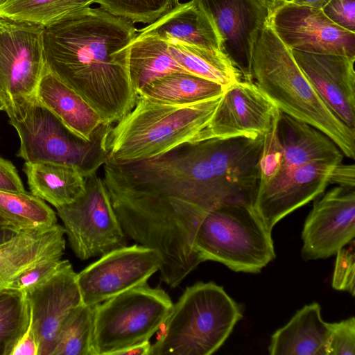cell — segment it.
<instances>
[{"label": "cell", "mask_w": 355, "mask_h": 355, "mask_svg": "<svg viewBox=\"0 0 355 355\" xmlns=\"http://www.w3.org/2000/svg\"><path fill=\"white\" fill-rule=\"evenodd\" d=\"M1 1V0H0V1Z\"/></svg>", "instance_id": "bcb514c9"}, {"label": "cell", "mask_w": 355, "mask_h": 355, "mask_svg": "<svg viewBox=\"0 0 355 355\" xmlns=\"http://www.w3.org/2000/svg\"><path fill=\"white\" fill-rule=\"evenodd\" d=\"M270 12L286 2V0H259Z\"/></svg>", "instance_id": "ee69618b"}, {"label": "cell", "mask_w": 355, "mask_h": 355, "mask_svg": "<svg viewBox=\"0 0 355 355\" xmlns=\"http://www.w3.org/2000/svg\"><path fill=\"white\" fill-rule=\"evenodd\" d=\"M329 184H338L340 187L354 189L355 166L354 164H336L333 168L329 180Z\"/></svg>", "instance_id": "f35d334b"}, {"label": "cell", "mask_w": 355, "mask_h": 355, "mask_svg": "<svg viewBox=\"0 0 355 355\" xmlns=\"http://www.w3.org/2000/svg\"><path fill=\"white\" fill-rule=\"evenodd\" d=\"M247 80L282 112L329 137L349 158L355 157V130L326 106L297 65L292 49L275 32L270 17L254 42Z\"/></svg>", "instance_id": "3957f363"}, {"label": "cell", "mask_w": 355, "mask_h": 355, "mask_svg": "<svg viewBox=\"0 0 355 355\" xmlns=\"http://www.w3.org/2000/svg\"><path fill=\"white\" fill-rule=\"evenodd\" d=\"M44 27L0 17V94L4 105L29 98L46 69Z\"/></svg>", "instance_id": "30bf717a"}, {"label": "cell", "mask_w": 355, "mask_h": 355, "mask_svg": "<svg viewBox=\"0 0 355 355\" xmlns=\"http://www.w3.org/2000/svg\"><path fill=\"white\" fill-rule=\"evenodd\" d=\"M63 226L23 231L0 244V289L8 288L22 272L42 261L62 257Z\"/></svg>", "instance_id": "d6986e66"}, {"label": "cell", "mask_w": 355, "mask_h": 355, "mask_svg": "<svg viewBox=\"0 0 355 355\" xmlns=\"http://www.w3.org/2000/svg\"><path fill=\"white\" fill-rule=\"evenodd\" d=\"M269 231L251 205H225L201 220L193 247L202 262H220L236 272L256 273L275 257Z\"/></svg>", "instance_id": "52a82bcc"}, {"label": "cell", "mask_w": 355, "mask_h": 355, "mask_svg": "<svg viewBox=\"0 0 355 355\" xmlns=\"http://www.w3.org/2000/svg\"><path fill=\"white\" fill-rule=\"evenodd\" d=\"M128 64L137 94L157 78L176 72L189 73L170 54L168 42L151 35L137 34L128 46Z\"/></svg>", "instance_id": "d4e9b609"}, {"label": "cell", "mask_w": 355, "mask_h": 355, "mask_svg": "<svg viewBox=\"0 0 355 355\" xmlns=\"http://www.w3.org/2000/svg\"><path fill=\"white\" fill-rule=\"evenodd\" d=\"M280 110L275 114L270 129L264 134L259 159L257 187H263L274 180L284 167L282 145L278 137L277 125Z\"/></svg>", "instance_id": "d6a6232c"}, {"label": "cell", "mask_w": 355, "mask_h": 355, "mask_svg": "<svg viewBox=\"0 0 355 355\" xmlns=\"http://www.w3.org/2000/svg\"><path fill=\"white\" fill-rule=\"evenodd\" d=\"M263 137L208 139L148 159L110 162L128 184L182 199L208 212L225 205H252Z\"/></svg>", "instance_id": "7a4b0ae2"}, {"label": "cell", "mask_w": 355, "mask_h": 355, "mask_svg": "<svg viewBox=\"0 0 355 355\" xmlns=\"http://www.w3.org/2000/svg\"><path fill=\"white\" fill-rule=\"evenodd\" d=\"M334 166L309 163L270 184L257 187L252 206L266 228L272 232L281 219L323 193Z\"/></svg>", "instance_id": "e0dca14e"}, {"label": "cell", "mask_w": 355, "mask_h": 355, "mask_svg": "<svg viewBox=\"0 0 355 355\" xmlns=\"http://www.w3.org/2000/svg\"><path fill=\"white\" fill-rule=\"evenodd\" d=\"M242 318L239 304L214 282L189 286L164 322L149 355H209L216 352Z\"/></svg>", "instance_id": "5b68a950"}, {"label": "cell", "mask_w": 355, "mask_h": 355, "mask_svg": "<svg viewBox=\"0 0 355 355\" xmlns=\"http://www.w3.org/2000/svg\"><path fill=\"white\" fill-rule=\"evenodd\" d=\"M35 95L72 132L85 141H91L104 125L100 115L82 96L46 68Z\"/></svg>", "instance_id": "44dd1931"}, {"label": "cell", "mask_w": 355, "mask_h": 355, "mask_svg": "<svg viewBox=\"0 0 355 355\" xmlns=\"http://www.w3.org/2000/svg\"><path fill=\"white\" fill-rule=\"evenodd\" d=\"M167 42L173 58L189 73L218 83L225 89L242 80V73L225 53L175 40Z\"/></svg>", "instance_id": "484cf974"}, {"label": "cell", "mask_w": 355, "mask_h": 355, "mask_svg": "<svg viewBox=\"0 0 355 355\" xmlns=\"http://www.w3.org/2000/svg\"><path fill=\"white\" fill-rule=\"evenodd\" d=\"M110 13L133 23L152 24L171 11L179 0H92Z\"/></svg>", "instance_id": "1f68e13d"}, {"label": "cell", "mask_w": 355, "mask_h": 355, "mask_svg": "<svg viewBox=\"0 0 355 355\" xmlns=\"http://www.w3.org/2000/svg\"><path fill=\"white\" fill-rule=\"evenodd\" d=\"M92 3V0H1L0 17L46 28Z\"/></svg>", "instance_id": "f1b7e54d"}, {"label": "cell", "mask_w": 355, "mask_h": 355, "mask_svg": "<svg viewBox=\"0 0 355 355\" xmlns=\"http://www.w3.org/2000/svg\"><path fill=\"white\" fill-rule=\"evenodd\" d=\"M329 323L323 320L318 303L305 305L271 336V355H327Z\"/></svg>", "instance_id": "7402d4cb"}, {"label": "cell", "mask_w": 355, "mask_h": 355, "mask_svg": "<svg viewBox=\"0 0 355 355\" xmlns=\"http://www.w3.org/2000/svg\"><path fill=\"white\" fill-rule=\"evenodd\" d=\"M270 20L292 50L355 57V33L335 24L321 9L284 2L271 12Z\"/></svg>", "instance_id": "7c38bea8"}, {"label": "cell", "mask_w": 355, "mask_h": 355, "mask_svg": "<svg viewBox=\"0 0 355 355\" xmlns=\"http://www.w3.org/2000/svg\"><path fill=\"white\" fill-rule=\"evenodd\" d=\"M329 1L330 0H293L291 2L322 10Z\"/></svg>", "instance_id": "7bdbcfd3"}, {"label": "cell", "mask_w": 355, "mask_h": 355, "mask_svg": "<svg viewBox=\"0 0 355 355\" xmlns=\"http://www.w3.org/2000/svg\"><path fill=\"white\" fill-rule=\"evenodd\" d=\"M5 105L0 94V111L4 110Z\"/></svg>", "instance_id": "f6af8a7d"}, {"label": "cell", "mask_w": 355, "mask_h": 355, "mask_svg": "<svg viewBox=\"0 0 355 355\" xmlns=\"http://www.w3.org/2000/svg\"><path fill=\"white\" fill-rule=\"evenodd\" d=\"M214 26L224 53L245 80L254 42L270 12L259 0H193Z\"/></svg>", "instance_id": "9a60e30c"}, {"label": "cell", "mask_w": 355, "mask_h": 355, "mask_svg": "<svg viewBox=\"0 0 355 355\" xmlns=\"http://www.w3.org/2000/svg\"><path fill=\"white\" fill-rule=\"evenodd\" d=\"M77 257L85 260L123 247L127 236L103 179L86 178L85 191L71 204L55 208Z\"/></svg>", "instance_id": "9c48e42d"}, {"label": "cell", "mask_w": 355, "mask_h": 355, "mask_svg": "<svg viewBox=\"0 0 355 355\" xmlns=\"http://www.w3.org/2000/svg\"><path fill=\"white\" fill-rule=\"evenodd\" d=\"M150 347L149 340L144 341L125 348L116 355H149Z\"/></svg>", "instance_id": "60d3db41"}, {"label": "cell", "mask_w": 355, "mask_h": 355, "mask_svg": "<svg viewBox=\"0 0 355 355\" xmlns=\"http://www.w3.org/2000/svg\"><path fill=\"white\" fill-rule=\"evenodd\" d=\"M31 193L55 208L74 202L85 191L86 178L76 166L53 162H25Z\"/></svg>", "instance_id": "cb8c5ba5"}, {"label": "cell", "mask_w": 355, "mask_h": 355, "mask_svg": "<svg viewBox=\"0 0 355 355\" xmlns=\"http://www.w3.org/2000/svg\"><path fill=\"white\" fill-rule=\"evenodd\" d=\"M173 302L162 289L147 284L94 306L93 355H116L149 340L167 320Z\"/></svg>", "instance_id": "ba28073f"}, {"label": "cell", "mask_w": 355, "mask_h": 355, "mask_svg": "<svg viewBox=\"0 0 355 355\" xmlns=\"http://www.w3.org/2000/svg\"><path fill=\"white\" fill-rule=\"evenodd\" d=\"M159 254L141 245L111 250L77 273L82 302L96 305L135 287L147 284L159 270Z\"/></svg>", "instance_id": "8fae6325"}, {"label": "cell", "mask_w": 355, "mask_h": 355, "mask_svg": "<svg viewBox=\"0 0 355 355\" xmlns=\"http://www.w3.org/2000/svg\"><path fill=\"white\" fill-rule=\"evenodd\" d=\"M29 321L25 293L9 287L0 289V355H10Z\"/></svg>", "instance_id": "4dcf8cb0"}, {"label": "cell", "mask_w": 355, "mask_h": 355, "mask_svg": "<svg viewBox=\"0 0 355 355\" xmlns=\"http://www.w3.org/2000/svg\"><path fill=\"white\" fill-rule=\"evenodd\" d=\"M332 287L338 291L355 294V241L352 239L336 252Z\"/></svg>", "instance_id": "e575fe53"}, {"label": "cell", "mask_w": 355, "mask_h": 355, "mask_svg": "<svg viewBox=\"0 0 355 355\" xmlns=\"http://www.w3.org/2000/svg\"><path fill=\"white\" fill-rule=\"evenodd\" d=\"M21 232L17 231L8 221L0 216V244L10 240Z\"/></svg>", "instance_id": "b9f144b4"}, {"label": "cell", "mask_w": 355, "mask_h": 355, "mask_svg": "<svg viewBox=\"0 0 355 355\" xmlns=\"http://www.w3.org/2000/svg\"><path fill=\"white\" fill-rule=\"evenodd\" d=\"M279 109L251 81L227 87L199 141L263 136Z\"/></svg>", "instance_id": "4fadbf2b"}, {"label": "cell", "mask_w": 355, "mask_h": 355, "mask_svg": "<svg viewBox=\"0 0 355 355\" xmlns=\"http://www.w3.org/2000/svg\"><path fill=\"white\" fill-rule=\"evenodd\" d=\"M327 355L355 354V319L329 323Z\"/></svg>", "instance_id": "d590c367"}, {"label": "cell", "mask_w": 355, "mask_h": 355, "mask_svg": "<svg viewBox=\"0 0 355 355\" xmlns=\"http://www.w3.org/2000/svg\"><path fill=\"white\" fill-rule=\"evenodd\" d=\"M62 257L49 259L36 263L19 274L9 288L26 292L48 281L63 265Z\"/></svg>", "instance_id": "836d02e7"}, {"label": "cell", "mask_w": 355, "mask_h": 355, "mask_svg": "<svg viewBox=\"0 0 355 355\" xmlns=\"http://www.w3.org/2000/svg\"><path fill=\"white\" fill-rule=\"evenodd\" d=\"M134 23L101 7H86L44 28L46 68L112 125L135 105L128 46L137 35Z\"/></svg>", "instance_id": "6da1fadb"}, {"label": "cell", "mask_w": 355, "mask_h": 355, "mask_svg": "<svg viewBox=\"0 0 355 355\" xmlns=\"http://www.w3.org/2000/svg\"><path fill=\"white\" fill-rule=\"evenodd\" d=\"M277 133L284 150V167L279 175L268 184L294 168L309 163L334 165L342 163L343 153L329 137L315 127L281 111Z\"/></svg>", "instance_id": "ffe728a7"}, {"label": "cell", "mask_w": 355, "mask_h": 355, "mask_svg": "<svg viewBox=\"0 0 355 355\" xmlns=\"http://www.w3.org/2000/svg\"><path fill=\"white\" fill-rule=\"evenodd\" d=\"M10 355H38V343L32 328L31 318L27 329L15 345Z\"/></svg>", "instance_id": "ab89813d"}, {"label": "cell", "mask_w": 355, "mask_h": 355, "mask_svg": "<svg viewBox=\"0 0 355 355\" xmlns=\"http://www.w3.org/2000/svg\"><path fill=\"white\" fill-rule=\"evenodd\" d=\"M9 123L18 133L17 157L25 162H53L78 168L87 178L108 159L106 138L111 125H103L91 141L72 132L35 95L5 105Z\"/></svg>", "instance_id": "8992f818"}, {"label": "cell", "mask_w": 355, "mask_h": 355, "mask_svg": "<svg viewBox=\"0 0 355 355\" xmlns=\"http://www.w3.org/2000/svg\"><path fill=\"white\" fill-rule=\"evenodd\" d=\"M137 32L154 35L166 42L175 40L224 53L214 26L193 0L179 3L171 11Z\"/></svg>", "instance_id": "603a6c76"}, {"label": "cell", "mask_w": 355, "mask_h": 355, "mask_svg": "<svg viewBox=\"0 0 355 355\" xmlns=\"http://www.w3.org/2000/svg\"><path fill=\"white\" fill-rule=\"evenodd\" d=\"M0 191L21 193L26 191L12 163L0 157Z\"/></svg>", "instance_id": "74e56055"}, {"label": "cell", "mask_w": 355, "mask_h": 355, "mask_svg": "<svg viewBox=\"0 0 355 355\" xmlns=\"http://www.w3.org/2000/svg\"><path fill=\"white\" fill-rule=\"evenodd\" d=\"M0 216L19 232L46 229L58 224L56 213L44 200L27 191H0Z\"/></svg>", "instance_id": "83f0119b"}, {"label": "cell", "mask_w": 355, "mask_h": 355, "mask_svg": "<svg viewBox=\"0 0 355 355\" xmlns=\"http://www.w3.org/2000/svg\"><path fill=\"white\" fill-rule=\"evenodd\" d=\"M76 275L71 263L65 259L48 281L25 292L38 355H52L64 320L83 303Z\"/></svg>", "instance_id": "2e32d148"}, {"label": "cell", "mask_w": 355, "mask_h": 355, "mask_svg": "<svg viewBox=\"0 0 355 355\" xmlns=\"http://www.w3.org/2000/svg\"><path fill=\"white\" fill-rule=\"evenodd\" d=\"M322 10L335 24L355 33V0H330Z\"/></svg>", "instance_id": "8d00e7d4"}, {"label": "cell", "mask_w": 355, "mask_h": 355, "mask_svg": "<svg viewBox=\"0 0 355 355\" xmlns=\"http://www.w3.org/2000/svg\"><path fill=\"white\" fill-rule=\"evenodd\" d=\"M302 73L329 110L355 130V57L292 50Z\"/></svg>", "instance_id": "ac0fdd59"}, {"label": "cell", "mask_w": 355, "mask_h": 355, "mask_svg": "<svg viewBox=\"0 0 355 355\" xmlns=\"http://www.w3.org/2000/svg\"><path fill=\"white\" fill-rule=\"evenodd\" d=\"M94 306L80 304L64 320L52 355H93Z\"/></svg>", "instance_id": "f546056e"}, {"label": "cell", "mask_w": 355, "mask_h": 355, "mask_svg": "<svg viewBox=\"0 0 355 355\" xmlns=\"http://www.w3.org/2000/svg\"><path fill=\"white\" fill-rule=\"evenodd\" d=\"M225 89L218 83L197 76L176 72L152 81L139 91L137 95L182 104L220 96Z\"/></svg>", "instance_id": "4316f807"}, {"label": "cell", "mask_w": 355, "mask_h": 355, "mask_svg": "<svg viewBox=\"0 0 355 355\" xmlns=\"http://www.w3.org/2000/svg\"><path fill=\"white\" fill-rule=\"evenodd\" d=\"M220 98L180 104L138 96L134 107L110 127L107 160L119 164L135 162L198 142Z\"/></svg>", "instance_id": "277c9868"}, {"label": "cell", "mask_w": 355, "mask_h": 355, "mask_svg": "<svg viewBox=\"0 0 355 355\" xmlns=\"http://www.w3.org/2000/svg\"><path fill=\"white\" fill-rule=\"evenodd\" d=\"M355 236V191L335 187L315 201L307 216L302 239L304 261L336 254Z\"/></svg>", "instance_id": "5bb4252c"}]
</instances>
